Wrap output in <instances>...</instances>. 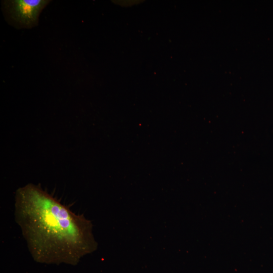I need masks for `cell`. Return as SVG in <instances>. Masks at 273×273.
<instances>
[{
	"mask_svg": "<svg viewBox=\"0 0 273 273\" xmlns=\"http://www.w3.org/2000/svg\"><path fill=\"white\" fill-rule=\"evenodd\" d=\"M14 216L29 251L38 261L75 263L98 248L92 221L40 185L28 184L17 190Z\"/></svg>",
	"mask_w": 273,
	"mask_h": 273,
	"instance_id": "1",
	"label": "cell"
},
{
	"mask_svg": "<svg viewBox=\"0 0 273 273\" xmlns=\"http://www.w3.org/2000/svg\"><path fill=\"white\" fill-rule=\"evenodd\" d=\"M4 7L11 20L20 28H31L38 24L42 10L50 2L46 0L4 1Z\"/></svg>",
	"mask_w": 273,
	"mask_h": 273,
	"instance_id": "2",
	"label": "cell"
}]
</instances>
